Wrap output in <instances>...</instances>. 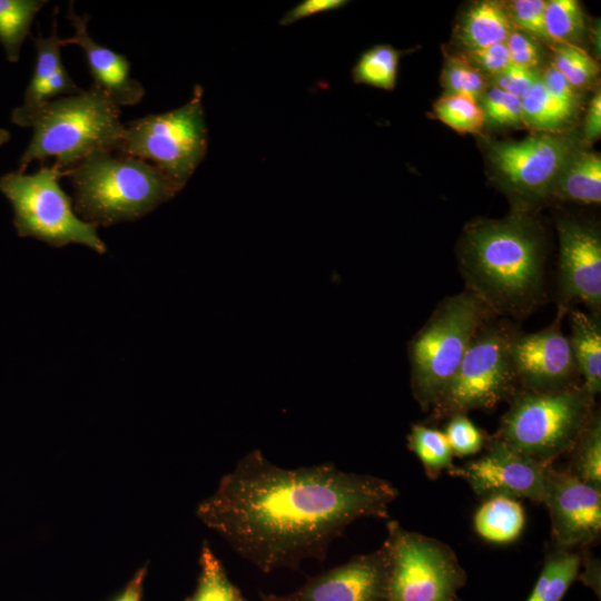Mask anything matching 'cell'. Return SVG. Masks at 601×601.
<instances>
[{"instance_id": "6da1fadb", "label": "cell", "mask_w": 601, "mask_h": 601, "mask_svg": "<svg viewBox=\"0 0 601 601\" xmlns=\"http://www.w3.org/2000/svg\"><path fill=\"white\" fill-rule=\"evenodd\" d=\"M397 490L386 480L323 463L284 469L255 449L225 474L196 514L264 573L324 561L354 521L388 518Z\"/></svg>"}, {"instance_id": "7a4b0ae2", "label": "cell", "mask_w": 601, "mask_h": 601, "mask_svg": "<svg viewBox=\"0 0 601 601\" xmlns=\"http://www.w3.org/2000/svg\"><path fill=\"white\" fill-rule=\"evenodd\" d=\"M459 263L466 289L494 315L523 316L543 299V245L526 217L472 224L460 245Z\"/></svg>"}, {"instance_id": "3957f363", "label": "cell", "mask_w": 601, "mask_h": 601, "mask_svg": "<svg viewBox=\"0 0 601 601\" xmlns=\"http://www.w3.org/2000/svg\"><path fill=\"white\" fill-rule=\"evenodd\" d=\"M66 176L76 213L97 226L139 219L181 190L156 166L114 151L90 154Z\"/></svg>"}, {"instance_id": "277c9868", "label": "cell", "mask_w": 601, "mask_h": 601, "mask_svg": "<svg viewBox=\"0 0 601 601\" xmlns=\"http://www.w3.org/2000/svg\"><path fill=\"white\" fill-rule=\"evenodd\" d=\"M28 127L32 128V137L17 171L24 174L31 161L53 158L52 167L65 177L95 151H117L125 124L120 107L91 85L77 95L49 101L31 117Z\"/></svg>"}, {"instance_id": "5b68a950", "label": "cell", "mask_w": 601, "mask_h": 601, "mask_svg": "<svg viewBox=\"0 0 601 601\" xmlns=\"http://www.w3.org/2000/svg\"><path fill=\"white\" fill-rule=\"evenodd\" d=\"M495 315L465 289L444 298L408 344L411 388L428 411L457 371L479 329Z\"/></svg>"}, {"instance_id": "8992f818", "label": "cell", "mask_w": 601, "mask_h": 601, "mask_svg": "<svg viewBox=\"0 0 601 601\" xmlns=\"http://www.w3.org/2000/svg\"><path fill=\"white\" fill-rule=\"evenodd\" d=\"M594 398L582 384L544 393L521 391L494 436L550 465L573 450L595 411Z\"/></svg>"}, {"instance_id": "52a82bcc", "label": "cell", "mask_w": 601, "mask_h": 601, "mask_svg": "<svg viewBox=\"0 0 601 601\" xmlns=\"http://www.w3.org/2000/svg\"><path fill=\"white\" fill-rule=\"evenodd\" d=\"M63 173L42 166L35 174L18 171L0 177V191L13 209L19 237H32L53 247L81 244L102 255L107 246L97 234V225L79 218L72 199L59 184Z\"/></svg>"}, {"instance_id": "ba28073f", "label": "cell", "mask_w": 601, "mask_h": 601, "mask_svg": "<svg viewBox=\"0 0 601 601\" xmlns=\"http://www.w3.org/2000/svg\"><path fill=\"white\" fill-rule=\"evenodd\" d=\"M203 92L196 85L181 107L127 122L117 152L156 166L183 189L207 152Z\"/></svg>"}, {"instance_id": "9c48e42d", "label": "cell", "mask_w": 601, "mask_h": 601, "mask_svg": "<svg viewBox=\"0 0 601 601\" xmlns=\"http://www.w3.org/2000/svg\"><path fill=\"white\" fill-rule=\"evenodd\" d=\"M516 331L506 322L487 321L472 339L457 371L431 407V420L473 410H491L515 384L510 344Z\"/></svg>"}, {"instance_id": "30bf717a", "label": "cell", "mask_w": 601, "mask_h": 601, "mask_svg": "<svg viewBox=\"0 0 601 601\" xmlns=\"http://www.w3.org/2000/svg\"><path fill=\"white\" fill-rule=\"evenodd\" d=\"M390 601H456L466 574L444 543L387 523Z\"/></svg>"}, {"instance_id": "8fae6325", "label": "cell", "mask_w": 601, "mask_h": 601, "mask_svg": "<svg viewBox=\"0 0 601 601\" xmlns=\"http://www.w3.org/2000/svg\"><path fill=\"white\" fill-rule=\"evenodd\" d=\"M550 465L543 464L493 436L486 452L463 467L450 471L462 476L483 496L525 497L543 503Z\"/></svg>"}, {"instance_id": "7c38bea8", "label": "cell", "mask_w": 601, "mask_h": 601, "mask_svg": "<svg viewBox=\"0 0 601 601\" xmlns=\"http://www.w3.org/2000/svg\"><path fill=\"white\" fill-rule=\"evenodd\" d=\"M559 311L556 319L535 333H515L510 354L516 383L523 391L554 392L577 385L579 368L569 337L562 332Z\"/></svg>"}, {"instance_id": "4fadbf2b", "label": "cell", "mask_w": 601, "mask_h": 601, "mask_svg": "<svg viewBox=\"0 0 601 601\" xmlns=\"http://www.w3.org/2000/svg\"><path fill=\"white\" fill-rule=\"evenodd\" d=\"M390 560L383 543L367 554L309 578L286 594L260 593L262 601H390Z\"/></svg>"}, {"instance_id": "5bb4252c", "label": "cell", "mask_w": 601, "mask_h": 601, "mask_svg": "<svg viewBox=\"0 0 601 601\" xmlns=\"http://www.w3.org/2000/svg\"><path fill=\"white\" fill-rule=\"evenodd\" d=\"M570 149L563 137L536 135L492 145L490 159L514 191L536 198L552 190L571 157Z\"/></svg>"}, {"instance_id": "9a60e30c", "label": "cell", "mask_w": 601, "mask_h": 601, "mask_svg": "<svg viewBox=\"0 0 601 601\" xmlns=\"http://www.w3.org/2000/svg\"><path fill=\"white\" fill-rule=\"evenodd\" d=\"M560 311L570 302L601 312V237L597 228L573 219L558 224Z\"/></svg>"}, {"instance_id": "2e32d148", "label": "cell", "mask_w": 601, "mask_h": 601, "mask_svg": "<svg viewBox=\"0 0 601 601\" xmlns=\"http://www.w3.org/2000/svg\"><path fill=\"white\" fill-rule=\"evenodd\" d=\"M543 503L551 518L552 536L560 549L588 545L601 532V490L569 471L550 469Z\"/></svg>"}, {"instance_id": "e0dca14e", "label": "cell", "mask_w": 601, "mask_h": 601, "mask_svg": "<svg viewBox=\"0 0 601 601\" xmlns=\"http://www.w3.org/2000/svg\"><path fill=\"white\" fill-rule=\"evenodd\" d=\"M66 18L73 27V35L60 40L62 47L79 46L85 56L93 86L102 90L117 106H135L145 96L142 85L130 73L131 65L125 55L97 43L88 32L90 14L79 16L69 1Z\"/></svg>"}, {"instance_id": "ac0fdd59", "label": "cell", "mask_w": 601, "mask_h": 601, "mask_svg": "<svg viewBox=\"0 0 601 601\" xmlns=\"http://www.w3.org/2000/svg\"><path fill=\"white\" fill-rule=\"evenodd\" d=\"M58 11L59 8L56 7L49 37H43L40 32L35 38L30 36L36 49V63L24 91L23 104L11 114V121L17 126L27 128L31 117L49 101L83 90L71 79L61 59L62 46L56 18Z\"/></svg>"}, {"instance_id": "d6986e66", "label": "cell", "mask_w": 601, "mask_h": 601, "mask_svg": "<svg viewBox=\"0 0 601 601\" xmlns=\"http://www.w3.org/2000/svg\"><path fill=\"white\" fill-rule=\"evenodd\" d=\"M569 342L583 376L582 385L595 397L601 391V319L600 315L572 311Z\"/></svg>"}, {"instance_id": "ffe728a7", "label": "cell", "mask_w": 601, "mask_h": 601, "mask_svg": "<svg viewBox=\"0 0 601 601\" xmlns=\"http://www.w3.org/2000/svg\"><path fill=\"white\" fill-rule=\"evenodd\" d=\"M512 30V21L503 4L480 1L465 12L459 38L472 51L505 42Z\"/></svg>"}, {"instance_id": "44dd1931", "label": "cell", "mask_w": 601, "mask_h": 601, "mask_svg": "<svg viewBox=\"0 0 601 601\" xmlns=\"http://www.w3.org/2000/svg\"><path fill=\"white\" fill-rule=\"evenodd\" d=\"M559 198L584 205L601 201V157L580 152L570 157L552 190Z\"/></svg>"}, {"instance_id": "7402d4cb", "label": "cell", "mask_w": 601, "mask_h": 601, "mask_svg": "<svg viewBox=\"0 0 601 601\" xmlns=\"http://www.w3.org/2000/svg\"><path fill=\"white\" fill-rule=\"evenodd\" d=\"M525 515L521 504L512 497H489L476 511L474 526L483 539L493 543H509L522 532Z\"/></svg>"}, {"instance_id": "603a6c76", "label": "cell", "mask_w": 601, "mask_h": 601, "mask_svg": "<svg viewBox=\"0 0 601 601\" xmlns=\"http://www.w3.org/2000/svg\"><path fill=\"white\" fill-rule=\"evenodd\" d=\"M582 563L579 553L560 549L549 553L528 601H561L577 579Z\"/></svg>"}, {"instance_id": "cb8c5ba5", "label": "cell", "mask_w": 601, "mask_h": 601, "mask_svg": "<svg viewBox=\"0 0 601 601\" xmlns=\"http://www.w3.org/2000/svg\"><path fill=\"white\" fill-rule=\"evenodd\" d=\"M47 3V0H0V42L10 62L19 60L21 46L31 36V23Z\"/></svg>"}, {"instance_id": "d4e9b609", "label": "cell", "mask_w": 601, "mask_h": 601, "mask_svg": "<svg viewBox=\"0 0 601 601\" xmlns=\"http://www.w3.org/2000/svg\"><path fill=\"white\" fill-rule=\"evenodd\" d=\"M199 565L197 588L185 601H247L206 541L201 546Z\"/></svg>"}, {"instance_id": "484cf974", "label": "cell", "mask_w": 601, "mask_h": 601, "mask_svg": "<svg viewBox=\"0 0 601 601\" xmlns=\"http://www.w3.org/2000/svg\"><path fill=\"white\" fill-rule=\"evenodd\" d=\"M522 121L540 130H556L573 115L574 108L554 98L539 79L521 99Z\"/></svg>"}, {"instance_id": "4316f807", "label": "cell", "mask_w": 601, "mask_h": 601, "mask_svg": "<svg viewBox=\"0 0 601 601\" xmlns=\"http://www.w3.org/2000/svg\"><path fill=\"white\" fill-rule=\"evenodd\" d=\"M401 53L388 45L370 48L356 61L352 76L356 83L385 90L395 87Z\"/></svg>"}, {"instance_id": "83f0119b", "label": "cell", "mask_w": 601, "mask_h": 601, "mask_svg": "<svg viewBox=\"0 0 601 601\" xmlns=\"http://www.w3.org/2000/svg\"><path fill=\"white\" fill-rule=\"evenodd\" d=\"M572 451L574 454L569 472L582 482L601 490V418L599 411H594Z\"/></svg>"}, {"instance_id": "f1b7e54d", "label": "cell", "mask_w": 601, "mask_h": 601, "mask_svg": "<svg viewBox=\"0 0 601 601\" xmlns=\"http://www.w3.org/2000/svg\"><path fill=\"white\" fill-rule=\"evenodd\" d=\"M408 449L420 459L426 474L436 479L443 470H452V451L443 432L415 424L407 435Z\"/></svg>"}, {"instance_id": "f546056e", "label": "cell", "mask_w": 601, "mask_h": 601, "mask_svg": "<svg viewBox=\"0 0 601 601\" xmlns=\"http://www.w3.org/2000/svg\"><path fill=\"white\" fill-rule=\"evenodd\" d=\"M434 114L460 134H476L485 121L477 100L465 95L445 93L434 104Z\"/></svg>"}, {"instance_id": "4dcf8cb0", "label": "cell", "mask_w": 601, "mask_h": 601, "mask_svg": "<svg viewBox=\"0 0 601 601\" xmlns=\"http://www.w3.org/2000/svg\"><path fill=\"white\" fill-rule=\"evenodd\" d=\"M546 38L555 42H569L584 29V16L577 0L546 1L544 11Z\"/></svg>"}, {"instance_id": "1f68e13d", "label": "cell", "mask_w": 601, "mask_h": 601, "mask_svg": "<svg viewBox=\"0 0 601 601\" xmlns=\"http://www.w3.org/2000/svg\"><path fill=\"white\" fill-rule=\"evenodd\" d=\"M553 67L573 88L588 86L599 72L594 59L585 50L572 42H556L553 53Z\"/></svg>"}, {"instance_id": "d6a6232c", "label": "cell", "mask_w": 601, "mask_h": 601, "mask_svg": "<svg viewBox=\"0 0 601 601\" xmlns=\"http://www.w3.org/2000/svg\"><path fill=\"white\" fill-rule=\"evenodd\" d=\"M442 76L446 93L465 95L479 100L485 92L484 76L465 58H450Z\"/></svg>"}, {"instance_id": "836d02e7", "label": "cell", "mask_w": 601, "mask_h": 601, "mask_svg": "<svg viewBox=\"0 0 601 601\" xmlns=\"http://www.w3.org/2000/svg\"><path fill=\"white\" fill-rule=\"evenodd\" d=\"M444 435L452 454L456 456L475 454L484 444L482 431L476 427L466 414H457L450 417Z\"/></svg>"}, {"instance_id": "e575fe53", "label": "cell", "mask_w": 601, "mask_h": 601, "mask_svg": "<svg viewBox=\"0 0 601 601\" xmlns=\"http://www.w3.org/2000/svg\"><path fill=\"white\" fill-rule=\"evenodd\" d=\"M485 119L496 125H516L522 121L521 99L496 87L483 95Z\"/></svg>"}, {"instance_id": "d590c367", "label": "cell", "mask_w": 601, "mask_h": 601, "mask_svg": "<svg viewBox=\"0 0 601 601\" xmlns=\"http://www.w3.org/2000/svg\"><path fill=\"white\" fill-rule=\"evenodd\" d=\"M544 0H513L509 3V17L520 29L540 37L546 38L544 28Z\"/></svg>"}, {"instance_id": "8d00e7d4", "label": "cell", "mask_w": 601, "mask_h": 601, "mask_svg": "<svg viewBox=\"0 0 601 601\" xmlns=\"http://www.w3.org/2000/svg\"><path fill=\"white\" fill-rule=\"evenodd\" d=\"M533 69L514 65L509 66L501 73L494 76L495 87L522 99L539 80Z\"/></svg>"}, {"instance_id": "74e56055", "label": "cell", "mask_w": 601, "mask_h": 601, "mask_svg": "<svg viewBox=\"0 0 601 601\" xmlns=\"http://www.w3.org/2000/svg\"><path fill=\"white\" fill-rule=\"evenodd\" d=\"M505 45L510 52L511 65L534 69L541 60L538 46L524 33L512 30Z\"/></svg>"}, {"instance_id": "f35d334b", "label": "cell", "mask_w": 601, "mask_h": 601, "mask_svg": "<svg viewBox=\"0 0 601 601\" xmlns=\"http://www.w3.org/2000/svg\"><path fill=\"white\" fill-rule=\"evenodd\" d=\"M470 58L481 69L496 76L511 66V58L505 42L470 51Z\"/></svg>"}, {"instance_id": "ab89813d", "label": "cell", "mask_w": 601, "mask_h": 601, "mask_svg": "<svg viewBox=\"0 0 601 601\" xmlns=\"http://www.w3.org/2000/svg\"><path fill=\"white\" fill-rule=\"evenodd\" d=\"M347 3L345 0H304L287 11L279 24L288 26L323 12L338 10Z\"/></svg>"}, {"instance_id": "60d3db41", "label": "cell", "mask_w": 601, "mask_h": 601, "mask_svg": "<svg viewBox=\"0 0 601 601\" xmlns=\"http://www.w3.org/2000/svg\"><path fill=\"white\" fill-rule=\"evenodd\" d=\"M540 80L554 98L572 108L575 107L577 95L574 88L553 66L544 70Z\"/></svg>"}, {"instance_id": "b9f144b4", "label": "cell", "mask_w": 601, "mask_h": 601, "mask_svg": "<svg viewBox=\"0 0 601 601\" xmlns=\"http://www.w3.org/2000/svg\"><path fill=\"white\" fill-rule=\"evenodd\" d=\"M601 134V95L593 96L584 122V135L588 140L597 139Z\"/></svg>"}, {"instance_id": "7bdbcfd3", "label": "cell", "mask_w": 601, "mask_h": 601, "mask_svg": "<svg viewBox=\"0 0 601 601\" xmlns=\"http://www.w3.org/2000/svg\"><path fill=\"white\" fill-rule=\"evenodd\" d=\"M146 566L140 568L115 601H141Z\"/></svg>"}, {"instance_id": "ee69618b", "label": "cell", "mask_w": 601, "mask_h": 601, "mask_svg": "<svg viewBox=\"0 0 601 601\" xmlns=\"http://www.w3.org/2000/svg\"><path fill=\"white\" fill-rule=\"evenodd\" d=\"M10 139L8 130L0 128V147Z\"/></svg>"}, {"instance_id": "f6af8a7d", "label": "cell", "mask_w": 601, "mask_h": 601, "mask_svg": "<svg viewBox=\"0 0 601 601\" xmlns=\"http://www.w3.org/2000/svg\"><path fill=\"white\" fill-rule=\"evenodd\" d=\"M456 601H459V600H456Z\"/></svg>"}]
</instances>
